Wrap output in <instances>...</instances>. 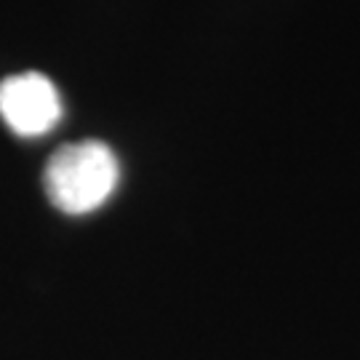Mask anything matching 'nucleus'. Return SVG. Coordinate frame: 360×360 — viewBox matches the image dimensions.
<instances>
[{"instance_id": "f257e3e1", "label": "nucleus", "mask_w": 360, "mask_h": 360, "mask_svg": "<svg viewBox=\"0 0 360 360\" xmlns=\"http://www.w3.org/2000/svg\"><path fill=\"white\" fill-rule=\"evenodd\" d=\"M120 179L115 153L104 142L62 144L49 158L43 171V187L53 206L65 214H91L110 200Z\"/></svg>"}, {"instance_id": "f03ea898", "label": "nucleus", "mask_w": 360, "mask_h": 360, "mask_svg": "<svg viewBox=\"0 0 360 360\" xmlns=\"http://www.w3.org/2000/svg\"><path fill=\"white\" fill-rule=\"evenodd\" d=\"M0 117L16 136H43L56 129L62 117L59 91L40 72L6 77L0 83Z\"/></svg>"}]
</instances>
